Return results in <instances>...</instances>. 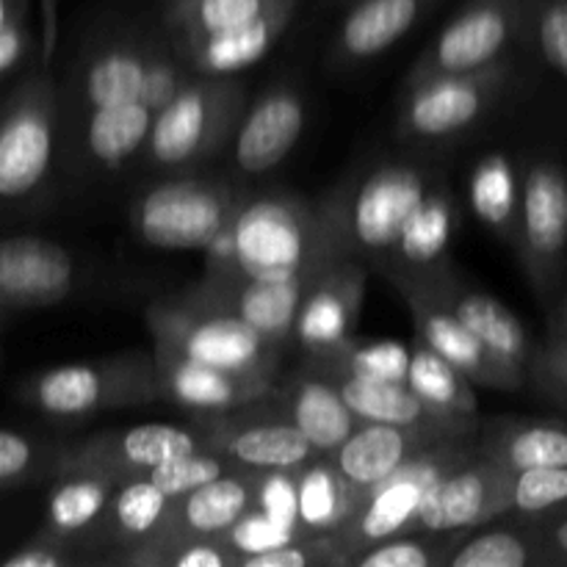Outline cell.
Returning a JSON list of instances; mask_svg holds the SVG:
<instances>
[{
  "mask_svg": "<svg viewBox=\"0 0 567 567\" xmlns=\"http://www.w3.org/2000/svg\"><path fill=\"white\" fill-rule=\"evenodd\" d=\"M227 230L233 241V264L227 275L297 280L321 275L343 258H354L338 192L319 199L288 192L258 197L247 194Z\"/></svg>",
  "mask_w": 567,
  "mask_h": 567,
  "instance_id": "obj_1",
  "label": "cell"
},
{
  "mask_svg": "<svg viewBox=\"0 0 567 567\" xmlns=\"http://www.w3.org/2000/svg\"><path fill=\"white\" fill-rule=\"evenodd\" d=\"M247 103V86L238 75H194L155 114L138 161L161 177L194 172L219 150L230 147Z\"/></svg>",
  "mask_w": 567,
  "mask_h": 567,
  "instance_id": "obj_2",
  "label": "cell"
},
{
  "mask_svg": "<svg viewBox=\"0 0 567 567\" xmlns=\"http://www.w3.org/2000/svg\"><path fill=\"white\" fill-rule=\"evenodd\" d=\"M437 175L441 169L426 161L388 158L354 172L338 186L343 227L354 258L380 275Z\"/></svg>",
  "mask_w": 567,
  "mask_h": 567,
  "instance_id": "obj_3",
  "label": "cell"
},
{
  "mask_svg": "<svg viewBox=\"0 0 567 567\" xmlns=\"http://www.w3.org/2000/svg\"><path fill=\"white\" fill-rule=\"evenodd\" d=\"M61 155V86L33 70L0 103V208L31 203L48 188Z\"/></svg>",
  "mask_w": 567,
  "mask_h": 567,
  "instance_id": "obj_4",
  "label": "cell"
},
{
  "mask_svg": "<svg viewBox=\"0 0 567 567\" xmlns=\"http://www.w3.org/2000/svg\"><path fill=\"white\" fill-rule=\"evenodd\" d=\"M17 393L28 408L61 421L161 402L153 352L53 365L28 377Z\"/></svg>",
  "mask_w": 567,
  "mask_h": 567,
  "instance_id": "obj_5",
  "label": "cell"
},
{
  "mask_svg": "<svg viewBox=\"0 0 567 567\" xmlns=\"http://www.w3.org/2000/svg\"><path fill=\"white\" fill-rule=\"evenodd\" d=\"M144 321L153 341L166 343L199 363L238 374L280 377V358L286 343L264 336L247 321L221 310L205 308L192 299L166 297L144 308Z\"/></svg>",
  "mask_w": 567,
  "mask_h": 567,
  "instance_id": "obj_6",
  "label": "cell"
},
{
  "mask_svg": "<svg viewBox=\"0 0 567 567\" xmlns=\"http://www.w3.org/2000/svg\"><path fill=\"white\" fill-rule=\"evenodd\" d=\"M247 194L216 177L166 175L136 194L127 208L133 236L155 249H199L230 227Z\"/></svg>",
  "mask_w": 567,
  "mask_h": 567,
  "instance_id": "obj_7",
  "label": "cell"
},
{
  "mask_svg": "<svg viewBox=\"0 0 567 567\" xmlns=\"http://www.w3.org/2000/svg\"><path fill=\"white\" fill-rule=\"evenodd\" d=\"M513 81V61L504 59L474 72L426 78L402 89L396 133L424 147H443L482 125Z\"/></svg>",
  "mask_w": 567,
  "mask_h": 567,
  "instance_id": "obj_8",
  "label": "cell"
},
{
  "mask_svg": "<svg viewBox=\"0 0 567 567\" xmlns=\"http://www.w3.org/2000/svg\"><path fill=\"white\" fill-rule=\"evenodd\" d=\"M471 457H476V435L443 437L415 454L413 460H408L380 485L371 487L354 518L341 532H336L343 551L349 554V563L365 548L377 546L388 537L404 535L413 524L426 491L443 476L452 474L454 468L468 463Z\"/></svg>",
  "mask_w": 567,
  "mask_h": 567,
  "instance_id": "obj_9",
  "label": "cell"
},
{
  "mask_svg": "<svg viewBox=\"0 0 567 567\" xmlns=\"http://www.w3.org/2000/svg\"><path fill=\"white\" fill-rule=\"evenodd\" d=\"M526 39V0H465L404 75V86L509 59ZM402 86V89H404Z\"/></svg>",
  "mask_w": 567,
  "mask_h": 567,
  "instance_id": "obj_10",
  "label": "cell"
},
{
  "mask_svg": "<svg viewBox=\"0 0 567 567\" xmlns=\"http://www.w3.org/2000/svg\"><path fill=\"white\" fill-rule=\"evenodd\" d=\"M513 252L537 297H551L567 264V169L554 155H535L524 164Z\"/></svg>",
  "mask_w": 567,
  "mask_h": 567,
  "instance_id": "obj_11",
  "label": "cell"
},
{
  "mask_svg": "<svg viewBox=\"0 0 567 567\" xmlns=\"http://www.w3.org/2000/svg\"><path fill=\"white\" fill-rule=\"evenodd\" d=\"M194 424L203 432L208 449L238 468L291 471L319 457L286 413L277 393L227 413H197Z\"/></svg>",
  "mask_w": 567,
  "mask_h": 567,
  "instance_id": "obj_12",
  "label": "cell"
},
{
  "mask_svg": "<svg viewBox=\"0 0 567 567\" xmlns=\"http://www.w3.org/2000/svg\"><path fill=\"white\" fill-rule=\"evenodd\" d=\"M208 449L203 432L194 424H133L86 435L83 441L64 443L59 454V471H97L116 482L133 480L155 471L169 460ZM53 480V476H50Z\"/></svg>",
  "mask_w": 567,
  "mask_h": 567,
  "instance_id": "obj_13",
  "label": "cell"
},
{
  "mask_svg": "<svg viewBox=\"0 0 567 567\" xmlns=\"http://www.w3.org/2000/svg\"><path fill=\"white\" fill-rule=\"evenodd\" d=\"M147 42L150 28H125L92 39L75 61L66 92L61 89V122L103 105L142 100Z\"/></svg>",
  "mask_w": 567,
  "mask_h": 567,
  "instance_id": "obj_14",
  "label": "cell"
},
{
  "mask_svg": "<svg viewBox=\"0 0 567 567\" xmlns=\"http://www.w3.org/2000/svg\"><path fill=\"white\" fill-rule=\"evenodd\" d=\"M396 293L413 319L415 338L435 349L454 369L463 371L474 385L504 393H518L529 385V371L518 369L502 354L493 352L430 291L415 286H396Z\"/></svg>",
  "mask_w": 567,
  "mask_h": 567,
  "instance_id": "obj_15",
  "label": "cell"
},
{
  "mask_svg": "<svg viewBox=\"0 0 567 567\" xmlns=\"http://www.w3.org/2000/svg\"><path fill=\"white\" fill-rule=\"evenodd\" d=\"M513 471L485 457H471L426 491L408 532L480 529L509 513Z\"/></svg>",
  "mask_w": 567,
  "mask_h": 567,
  "instance_id": "obj_16",
  "label": "cell"
},
{
  "mask_svg": "<svg viewBox=\"0 0 567 567\" xmlns=\"http://www.w3.org/2000/svg\"><path fill=\"white\" fill-rule=\"evenodd\" d=\"M155 111L142 100L103 105L61 122V155L86 175H116L142 158Z\"/></svg>",
  "mask_w": 567,
  "mask_h": 567,
  "instance_id": "obj_17",
  "label": "cell"
},
{
  "mask_svg": "<svg viewBox=\"0 0 567 567\" xmlns=\"http://www.w3.org/2000/svg\"><path fill=\"white\" fill-rule=\"evenodd\" d=\"M153 363L161 399L192 410L194 415L247 408L280 391V382L275 377L216 369L158 341H153Z\"/></svg>",
  "mask_w": 567,
  "mask_h": 567,
  "instance_id": "obj_18",
  "label": "cell"
},
{
  "mask_svg": "<svg viewBox=\"0 0 567 567\" xmlns=\"http://www.w3.org/2000/svg\"><path fill=\"white\" fill-rule=\"evenodd\" d=\"M78 260L44 236L0 238V313L61 305L78 288Z\"/></svg>",
  "mask_w": 567,
  "mask_h": 567,
  "instance_id": "obj_19",
  "label": "cell"
},
{
  "mask_svg": "<svg viewBox=\"0 0 567 567\" xmlns=\"http://www.w3.org/2000/svg\"><path fill=\"white\" fill-rule=\"evenodd\" d=\"M319 277V275H316ZM316 277H297V280H252V277H214L203 275L194 286H188L181 297L205 308L221 310L236 319L247 321L264 336L288 343L297 324V313Z\"/></svg>",
  "mask_w": 567,
  "mask_h": 567,
  "instance_id": "obj_20",
  "label": "cell"
},
{
  "mask_svg": "<svg viewBox=\"0 0 567 567\" xmlns=\"http://www.w3.org/2000/svg\"><path fill=\"white\" fill-rule=\"evenodd\" d=\"M308 125V103L293 83H275L247 103L233 133V164L241 175H266L293 153Z\"/></svg>",
  "mask_w": 567,
  "mask_h": 567,
  "instance_id": "obj_21",
  "label": "cell"
},
{
  "mask_svg": "<svg viewBox=\"0 0 567 567\" xmlns=\"http://www.w3.org/2000/svg\"><path fill=\"white\" fill-rule=\"evenodd\" d=\"M369 275V264L343 258L310 282L291 336L305 354L330 352L347 338L358 336L354 327L363 310Z\"/></svg>",
  "mask_w": 567,
  "mask_h": 567,
  "instance_id": "obj_22",
  "label": "cell"
},
{
  "mask_svg": "<svg viewBox=\"0 0 567 567\" xmlns=\"http://www.w3.org/2000/svg\"><path fill=\"white\" fill-rule=\"evenodd\" d=\"M396 286H415L430 291L432 297L441 299L476 338L487 343L496 354L509 360L518 369L529 371V360L535 354L537 341L529 336L524 321L513 313L504 302H498L493 293L482 291V288L471 286L460 277L454 266L437 271V275L424 277V280H402L393 282Z\"/></svg>",
  "mask_w": 567,
  "mask_h": 567,
  "instance_id": "obj_23",
  "label": "cell"
},
{
  "mask_svg": "<svg viewBox=\"0 0 567 567\" xmlns=\"http://www.w3.org/2000/svg\"><path fill=\"white\" fill-rule=\"evenodd\" d=\"M454 225H457V199H454L446 175L441 172L430 192H426L424 203L410 216L391 260H388L380 275L393 286V282L402 280H424V277L454 266Z\"/></svg>",
  "mask_w": 567,
  "mask_h": 567,
  "instance_id": "obj_24",
  "label": "cell"
},
{
  "mask_svg": "<svg viewBox=\"0 0 567 567\" xmlns=\"http://www.w3.org/2000/svg\"><path fill=\"white\" fill-rule=\"evenodd\" d=\"M441 0H352L336 31L330 61L358 66L402 42Z\"/></svg>",
  "mask_w": 567,
  "mask_h": 567,
  "instance_id": "obj_25",
  "label": "cell"
},
{
  "mask_svg": "<svg viewBox=\"0 0 567 567\" xmlns=\"http://www.w3.org/2000/svg\"><path fill=\"white\" fill-rule=\"evenodd\" d=\"M443 432L432 430H415V426H396V424H374V421H363L341 446L327 457L336 463V468L347 476L352 487L360 493H369L371 487L380 485L382 480L402 468L408 460L424 452L432 443L443 441Z\"/></svg>",
  "mask_w": 567,
  "mask_h": 567,
  "instance_id": "obj_26",
  "label": "cell"
},
{
  "mask_svg": "<svg viewBox=\"0 0 567 567\" xmlns=\"http://www.w3.org/2000/svg\"><path fill=\"white\" fill-rule=\"evenodd\" d=\"M297 3L299 0H291V3L269 11V14L258 17V20L227 28V31L172 39V42L177 44V50H181V55L186 59V64L192 66L194 75H241L244 70L258 64V61L275 48L277 39L286 33L293 11H297Z\"/></svg>",
  "mask_w": 567,
  "mask_h": 567,
  "instance_id": "obj_27",
  "label": "cell"
},
{
  "mask_svg": "<svg viewBox=\"0 0 567 567\" xmlns=\"http://www.w3.org/2000/svg\"><path fill=\"white\" fill-rule=\"evenodd\" d=\"M297 430L308 437L316 454H332L363 421L354 415L336 382L310 365H299L277 391Z\"/></svg>",
  "mask_w": 567,
  "mask_h": 567,
  "instance_id": "obj_28",
  "label": "cell"
},
{
  "mask_svg": "<svg viewBox=\"0 0 567 567\" xmlns=\"http://www.w3.org/2000/svg\"><path fill=\"white\" fill-rule=\"evenodd\" d=\"M255 471L230 468L219 480L172 498L164 526L155 537H225L230 526L252 507ZM153 540V537H150Z\"/></svg>",
  "mask_w": 567,
  "mask_h": 567,
  "instance_id": "obj_29",
  "label": "cell"
},
{
  "mask_svg": "<svg viewBox=\"0 0 567 567\" xmlns=\"http://www.w3.org/2000/svg\"><path fill=\"white\" fill-rule=\"evenodd\" d=\"M310 369L321 371V374H327L336 382L341 396L347 399V404L354 410L360 421L415 426V430H432L443 432V435H476V432L463 430L454 421H449L446 415L432 410L408 382L369 380V377H354L336 369H319V365H310Z\"/></svg>",
  "mask_w": 567,
  "mask_h": 567,
  "instance_id": "obj_30",
  "label": "cell"
},
{
  "mask_svg": "<svg viewBox=\"0 0 567 567\" xmlns=\"http://www.w3.org/2000/svg\"><path fill=\"white\" fill-rule=\"evenodd\" d=\"M476 454L502 468L529 471L567 465V424L551 419H482Z\"/></svg>",
  "mask_w": 567,
  "mask_h": 567,
  "instance_id": "obj_31",
  "label": "cell"
},
{
  "mask_svg": "<svg viewBox=\"0 0 567 567\" xmlns=\"http://www.w3.org/2000/svg\"><path fill=\"white\" fill-rule=\"evenodd\" d=\"M524 166L509 150L480 155L468 172V208L485 230L513 249L518 236Z\"/></svg>",
  "mask_w": 567,
  "mask_h": 567,
  "instance_id": "obj_32",
  "label": "cell"
},
{
  "mask_svg": "<svg viewBox=\"0 0 567 567\" xmlns=\"http://www.w3.org/2000/svg\"><path fill=\"white\" fill-rule=\"evenodd\" d=\"M116 485L120 482L114 476L97 471H59L50 480L48 507L39 529L59 537H97V526Z\"/></svg>",
  "mask_w": 567,
  "mask_h": 567,
  "instance_id": "obj_33",
  "label": "cell"
},
{
  "mask_svg": "<svg viewBox=\"0 0 567 567\" xmlns=\"http://www.w3.org/2000/svg\"><path fill=\"white\" fill-rule=\"evenodd\" d=\"M449 567H563L535 520L502 515L465 537Z\"/></svg>",
  "mask_w": 567,
  "mask_h": 567,
  "instance_id": "obj_34",
  "label": "cell"
},
{
  "mask_svg": "<svg viewBox=\"0 0 567 567\" xmlns=\"http://www.w3.org/2000/svg\"><path fill=\"white\" fill-rule=\"evenodd\" d=\"M169 507L172 496H166L147 476H133V480L116 485L114 498L97 526V537L103 540V546L114 548V565L122 551L142 546L150 537L158 535Z\"/></svg>",
  "mask_w": 567,
  "mask_h": 567,
  "instance_id": "obj_35",
  "label": "cell"
},
{
  "mask_svg": "<svg viewBox=\"0 0 567 567\" xmlns=\"http://www.w3.org/2000/svg\"><path fill=\"white\" fill-rule=\"evenodd\" d=\"M297 485L302 535H336L363 504V493L349 485L347 476L324 454L297 468Z\"/></svg>",
  "mask_w": 567,
  "mask_h": 567,
  "instance_id": "obj_36",
  "label": "cell"
},
{
  "mask_svg": "<svg viewBox=\"0 0 567 567\" xmlns=\"http://www.w3.org/2000/svg\"><path fill=\"white\" fill-rule=\"evenodd\" d=\"M408 385L437 410L454 421L463 430L476 432L482 424L480 399H476L474 382L454 369L449 360H443L435 349L426 347L424 341L415 338L413 349H410V369H408Z\"/></svg>",
  "mask_w": 567,
  "mask_h": 567,
  "instance_id": "obj_37",
  "label": "cell"
},
{
  "mask_svg": "<svg viewBox=\"0 0 567 567\" xmlns=\"http://www.w3.org/2000/svg\"><path fill=\"white\" fill-rule=\"evenodd\" d=\"M291 0H164L158 25L172 39L203 37L244 25Z\"/></svg>",
  "mask_w": 567,
  "mask_h": 567,
  "instance_id": "obj_38",
  "label": "cell"
},
{
  "mask_svg": "<svg viewBox=\"0 0 567 567\" xmlns=\"http://www.w3.org/2000/svg\"><path fill=\"white\" fill-rule=\"evenodd\" d=\"M305 363L319 369L347 371L354 377L385 382H408L410 349L402 341L391 338H347L336 349L321 354H305Z\"/></svg>",
  "mask_w": 567,
  "mask_h": 567,
  "instance_id": "obj_39",
  "label": "cell"
},
{
  "mask_svg": "<svg viewBox=\"0 0 567 567\" xmlns=\"http://www.w3.org/2000/svg\"><path fill=\"white\" fill-rule=\"evenodd\" d=\"M471 529L404 532L365 548L349 567H449Z\"/></svg>",
  "mask_w": 567,
  "mask_h": 567,
  "instance_id": "obj_40",
  "label": "cell"
},
{
  "mask_svg": "<svg viewBox=\"0 0 567 567\" xmlns=\"http://www.w3.org/2000/svg\"><path fill=\"white\" fill-rule=\"evenodd\" d=\"M238 554L225 537H153L116 557L127 567H238Z\"/></svg>",
  "mask_w": 567,
  "mask_h": 567,
  "instance_id": "obj_41",
  "label": "cell"
},
{
  "mask_svg": "<svg viewBox=\"0 0 567 567\" xmlns=\"http://www.w3.org/2000/svg\"><path fill=\"white\" fill-rule=\"evenodd\" d=\"M3 567H83L114 565V557L97 537H59L39 529L14 554L0 563Z\"/></svg>",
  "mask_w": 567,
  "mask_h": 567,
  "instance_id": "obj_42",
  "label": "cell"
},
{
  "mask_svg": "<svg viewBox=\"0 0 567 567\" xmlns=\"http://www.w3.org/2000/svg\"><path fill=\"white\" fill-rule=\"evenodd\" d=\"M64 443H48L17 430H0V491L50 482Z\"/></svg>",
  "mask_w": 567,
  "mask_h": 567,
  "instance_id": "obj_43",
  "label": "cell"
},
{
  "mask_svg": "<svg viewBox=\"0 0 567 567\" xmlns=\"http://www.w3.org/2000/svg\"><path fill=\"white\" fill-rule=\"evenodd\" d=\"M567 509V465L529 468L513 474L509 513L524 520H543Z\"/></svg>",
  "mask_w": 567,
  "mask_h": 567,
  "instance_id": "obj_44",
  "label": "cell"
},
{
  "mask_svg": "<svg viewBox=\"0 0 567 567\" xmlns=\"http://www.w3.org/2000/svg\"><path fill=\"white\" fill-rule=\"evenodd\" d=\"M194 78L192 66L181 55L177 44L172 42L164 28H150L147 42V72H144L142 103L158 114L183 86Z\"/></svg>",
  "mask_w": 567,
  "mask_h": 567,
  "instance_id": "obj_45",
  "label": "cell"
},
{
  "mask_svg": "<svg viewBox=\"0 0 567 567\" xmlns=\"http://www.w3.org/2000/svg\"><path fill=\"white\" fill-rule=\"evenodd\" d=\"M526 39L567 83V0H526Z\"/></svg>",
  "mask_w": 567,
  "mask_h": 567,
  "instance_id": "obj_46",
  "label": "cell"
},
{
  "mask_svg": "<svg viewBox=\"0 0 567 567\" xmlns=\"http://www.w3.org/2000/svg\"><path fill=\"white\" fill-rule=\"evenodd\" d=\"M230 468H236V465L227 457H221L219 452H214V449H199V452L186 454V457L169 460V463L158 465V468L150 471V474L144 476H147L150 482H155L166 496L181 498L186 496V493L197 491L205 482L219 480V476L227 474Z\"/></svg>",
  "mask_w": 567,
  "mask_h": 567,
  "instance_id": "obj_47",
  "label": "cell"
},
{
  "mask_svg": "<svg viewBox=\"0 0 567 567\" xmlns=\"http://www.w3.org/2000/svg\"><path fill=\"white\" fill-rule=\"evenodd\" d=\"M252 507L269 515L277 524L299 532V485L297 468L291 471H255Z\"/></svg>",
  "mask_w": 567,
  "mask_h": 567,
  "instance_id": "obj_48",
  "label": "cell"
},
{
  "mask_svg": "<svg viewBox=\"0 0 567 567\" xmlns=\"http://www.w3.org/2000/svg\"><path fill=\"white\" fill-rule=\"evenodd\" d=\"M293 537H299V532L277 524V520H271L269 515L260 513L258 507H249L247 513L230 526L225 540L230 543V548L244 563V559H252L258 557V554L275 551V548L286 546V543H291ZM241 563H238V567H241Z\"/></svg>",
  "mask_w": 567,
  "mask_h": 567,
  "instance_id": "obj_49",
  "label": "cell"
},
{
  "mask_svg": "<svg viewBox=\"0 0 567 567\" xmlns=\"http://www.w3.org/2000/svg\"><path fill=\"white\" fill-rule=\"evenodd\" d=\"M529 385L567 410V338L546 336L537 343L529 360Z\"/></svg>",
  "mask_w": 567,
  "mask_h": 567,
  "instance_id": "obj_50",
  "label": "cell"
},
{
  "mask_svg": "<svg viewBox=\"0 0 567 567\" xmlns=\"http://www.w3.org/2000/svg\"><path fill=\"white\" fill-rule=\"evenodd\" d=\"M31 48H33L31 22H20V25L0 33V78L20 70L22 61L31 55Z\"/></svg>",
  "mask_w": 567,
  "mask_h": 567,
  "instance_id": "obj_51",
  "label": "cell"
},
{
  "mask_svg": "<svg viewBox=\"0 0 567 567\" xmlns=\"http://www.w3.org/2000/svg\"><path fill=\"white\" fill-rule=\"evenodd\" d=\"M537 529H540L546 546L557 554L559 565L567 567V509L557 515H548V518L535 520Z\"/></svg>",
  "mask_w": 567,
  "mask_h": 567,
  "instance_id": "obj_52",
  "label": "cell"
},
{
  "mask_svg": "<svg viewBox=\"0 0 567 567\" xmlns=\"http://www.w3.org/2000/svg\"><path fill=\"white\" fill-rule=\"evenodd\" d=\"M28 14H31V0H0V33L28 22Z\"/></svg>",
  "mask_w": 567,
  "mask_h": 567,
  "instance_id": "obj_53",
  "label": "cell"
},
{
  "mask_svg": "<svg viewBox=\"0 0 567 567\" xmlns=\"http://www.w3.org/2000/svg\"><path fill=\"white\" fill-rule=\"evenodd\" d=\"M548 336L567 338V288H565V293H563V297H559L557 308H554L551 324H548Z\"/></svg>",
  "mask_w": 567,
  "mask_h": 567,
  "instance_id": "obj_54",
  "label": "cell"
},
{
  "mask_svg": "<svg viewBox=\"0 0 567 567\" xmlns=\"http://www.w3.org/2000/svg\"><path fill=\"white\" fill-rule=\"evenodd\" d=\"M336 3H352V0H336Z\"/></svg>",
  "mask_w": 567,
  "mask_h": 567,
  "instance_id": "obj_55",
  "label": "cell"
}]
</instances>
